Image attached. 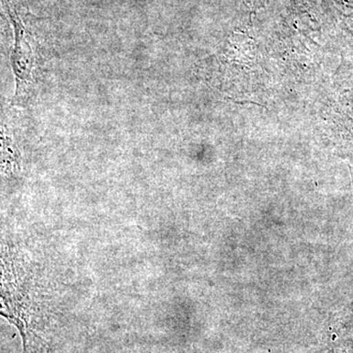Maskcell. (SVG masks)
I'll return each mask as SVG.
<instances>
[{
  "instance_id": "obj_1",
  "label": "cell",
  "mask_w": 353,
  "mask_h": 353,
  "mask_svg": "<svg viewBox=\"0 0 353 353\" xmlns=\"http://www.w3.org/2000/svg\"><path fill=\"white\" fill-rule=\"evenodd\" d=\"M34 243L24 232L0 229V316L19 332L23 353L41 348L48 301Z\"/></svg>"
},
{
  "instance_id": "obj_2",
  "label": "cell",
  "mask_w": 353,
  "mask_h": 353,
  "mask_svg": "<svg viewBox=\"0 0 353 353\" xmlns=\"http://www.w3.org/2000/svg\"><path fill=\"white\" fill-rule=\"evenodd\" d=\"M14 26H15V46L12 52V67L16 79V92L12 99L13 105H27L31 99L34 88V55L31 44L28 41L24 28L19 20L14 17L11 11Z\"/></svg>"
},
{
  "instance_id": "obj_3",
  "label": "cell",
  "mask_w": 353,
  "mask_h": 353,
  "mask_svg": "<svg viewBox=\"0 0 353 353\" xmlns=\"http://www.w3.org/2000/svg\"><path fill=\"white\" fill-rule=\"evenodd\" d=\"M23 169L22 154L6 126L0 124V175L16 178Z\"/></svg>"
}]
</instances>
